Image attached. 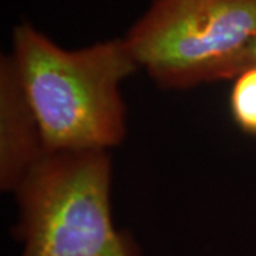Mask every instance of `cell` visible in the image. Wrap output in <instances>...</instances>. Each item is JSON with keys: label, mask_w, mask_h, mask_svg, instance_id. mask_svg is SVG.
Returning <instances> with one entry per match:
<instances>
[{"label": "cell", "mask_w": 256, "mask_h": 256, "mask_svg": "<svg viewBox=\"0 0 256 256\" xmlns=\"http://www.w3.org/2000/svg\"><path fill=\"white\" fill-rule=\"evenodd\" d=\"M124 40L164 90L234 80L256 40V0H152Z\"/></svg>", "instance_id": "3"}, {"label": "cell", "mask_w": 256, "mask_h": 256, "mask_svg": "<svg viewBox=\"0 0 256 256\" xmlns=\"http://www.w3.org/2000/svg\"><path fill=\"white\" fill-rule=\"evenodd\" d=\"M42 130L9 54L0 58V190L13 194L46 156Z\"/></svg>", "instance_id": "4"}, {"label": "cell", "mask_w": 256, "mask_h": 256, "mask_svg": "<svg viewBox=\"0 0 256 256\" xmlns=\"http://www.w3.org/2000/svg\"><path fill=\"white\" fill-rule=\"evenodd\" d=\"M110 151L47 152L12 194L20 256H142L117 228Z\"/></svg>", "instance_id": "2"}, {"label": "cell", "mask_w": 256, "mask_h": 256, "mask_svg": "<svg viewBox=\"0 0 256 256\" xmlns=\"http://www.w3.org/2000/svg\"><path fill=\"white\" fill-rule=\"evenodd\" d=\"M232 82L230 117L244 134L256 137V66L246 67Z\"/></svg>", "instance_id": "5"}, {"label": "cell", "mask_w": 256, "mask_h": 256, "mask_svg": "<svg viewBox=\"0 0 256 256\" xmlns=\"http://www.w3.org/2000/svg\"><path fill=\"white\" fill-rule=\"evenodd\" d=\"M250 66H256V40L254 42V44L250 46L249 52H248L246 58H245V63H244V68L245 70L246 67H250Z\"/></svg>", "instance_id": "6"}, {"label": "cell", "mask_w": 256, "mask_h": 256, "mask_svg": "<svg viewBox=\"0 0 256 256\" xmlns=\"http://www.w3.org/2000/svg\"><path fill=\"white\" fill-rule=\"evenodd\" d=\"M9 56L47 152L110 151L122 144L127 107L121 86L140 70L124 37L68 50L22 23Z\"/></svg>", "instance_id": "1"}]
</instances>
